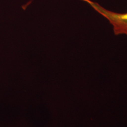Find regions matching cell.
Returning a JSON list of instances; mask_svg holds the SVG:
<instances>
[{
  "label": "cell",
  "instance_id": "cell-1",
  "mask_svg": "<svg viewBox=\"0 0 127 127\" xmlns=\"http://www.w3.org/2000/svg\"><path fill=\"white\" fill-rule=\"evenodd\" d=\"M90 4L93 9L105 17L113 27V31L115 35H125L127 36V12L117 13L104 8L97 2L91 0H81Z\"/></svg>",
  "mask_w": 127,
  "mask_h": 127
}]
</instances>
